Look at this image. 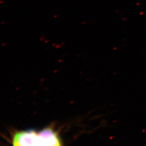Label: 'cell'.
Masks as SVG:
<instances>
[{
  "label": "cell",
  "mask_w": 146,
  "mask_h": 146,
  "mask_svg": "<svg viewBox=\"0 0 146 146\" xmlns=\"http://www.w3.org/2000/svg\"><path fill=\"white\" fill-rule=\"evenodd\" d=\"M13 146H62V143L56 131L52 128H46L40 131L16 132L13 138Z\"/></svg>",
  "instance_id": "obj_1"
}]
</instances>
